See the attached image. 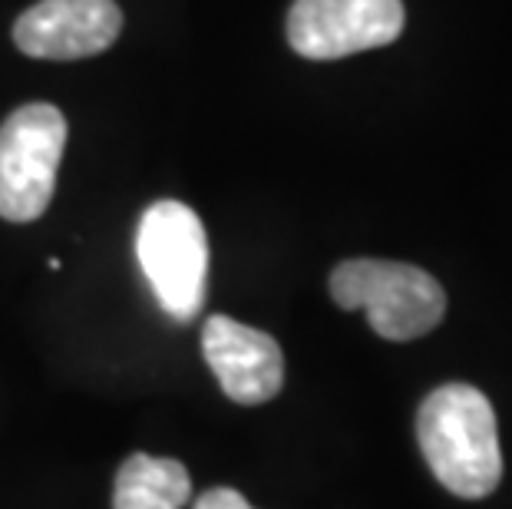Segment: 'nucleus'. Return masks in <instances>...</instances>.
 <instances>
[{"label": "nucleus", "instance_id": "nucleus-8", "mask_svg": "<svg viewBox=\"0 0 512 509\" xmlns=\"http://www.w3.org/2000/svg\"><path fill=\"white\" fill-rule=\"evenodd\" d=\"M189 496L192 480L179 460L129 453L116 473L113 509H182Z\"/></svg>", "mask_w": 512, "mask_h": 509}, {"label": "nucleus", "instance_id": "nucleus-3", "mask_svg": "<svg viewBox=\"0 0 512 509\" xmlns=\"http://www.w3.org/2000/svg\"><path fill=\"white\" fill-rule=\"evenodd\" d=\"M136 255L172 321L199 318L209 291V235L185 202L162 199L139 219Z\"/></svg>", "mask_w": 512, "mask_h": 509}, {"label": "nucleus", "instance_id": "nucleus-9", "mask_svg": "<svg viewBox=\"0 0 512 509\" xmlns=\"http://www.w3.org/2000/svg\"><path fill=\"white\" fill-rule=\"evenodd\" d=\"M192 509H255V506H248L245 496L232 490V486H215V490L202 493Z\"/></svg>", "mask_w": 512, "mask_h": 509}, {"label": "nucleus", "instance_id": "nucleus-1", "mask_svg": "<svg viewBox=\"0 0 512 509\" xmlns=\"http://www.w3.org/2000/svg\"><path fill=\"white\" fill-rule=\"evenodd\" d=\"M417 440L433 476L463 500H483L503 480L496 410L470 384H443L423 400Z\"/></svg>", "mask_w": 512, "mask_h": 509}, {"label": "nucleus", "instance_id": "nucleus-6", "mask_svg": "<svg viewBox=\"0 0 512 509\" xmlns=\"http://www.w3.org/2000/svg\"><path fill=\"white\" fill-rule=\"evenodd\" d=\"M202 354L219 377L225 397L235 404H268L285 384V354L278 341L228 314H212L205 321Z\"/></svg>", "mask_w": 512, "mask_h": 509}, {"label": "nucleus", "instance_id": "nucleus-7", "mask_svg": "<svg viewBox=\"0 0 512 509\" xmlns=\"http://www.w3.org/2000/svg\"><path fill=\"white\" fill-rule=\"evenodd\" d=\"M119 30L113 0H40L14 24V40L37 60H83L113 47Z\"/></svg>", "mask_w": 512, "mask_h": 509}, {"label": "nucleus", "instance_id": "nucleus-5", "mask_svg": "<svg viewBox=\"0 0 512 509\" xmlns=\"http://www.w3.org/2000/svg\"><path fill=\"white\" fill-rule=\"evenodd\" d=\"M403 34L400 0H294L288 43L308 60H341Z\"/></svg>", "mask_w": 512, "mask_h": 509}, {"label": "nucleus", "instance_id": "nucleus-2", "mask_svg": "<svg viewBox=\"0 0 512 509\" xmlns=\"http://www.w3.org/2000/svg\"><path fill=\"white\" fill-rule=\"evenodd\" d=\"M331 298L344 311L364 308L380 338L413 341L430 334L446 314V291L417 265L384 258H351L331 272Z\"/></svg>", "mask_w": 512, "mask_h": 509}, {"label": "nucleus", "instance_id": "nucleus-4", "mask_svg": "<svg viewBox=\"0 0 512 509\" xmlns=\"http://www.w3.org/2000/svg\"><path fill=\"white\" fill-rule=\"evenodd\" d=\"M67 119L50 103H27L0 123V215L34 222L53 199Z\"/></svg>", "mask_w": 512, "mask_h": 509}]
</instances>
